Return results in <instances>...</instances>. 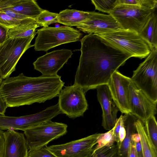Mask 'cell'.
Returning <instances> with one entry per match:
<instances>
[{
  "label": "cell",
  "mask_w": 157,
  "mask_h": 157,
  "mask_svg": "<svg viewBox=\"0 0 157 157\" xmlns=\"http://www.w3.org/2000/svg\"><path fill=\"white\" fill-rule=\"evenodd\" d=\"M4 142V132L0 129V157L3 156Z\"/></svg>",
  "instance_id": "e575fe53"
},
{
  "label": "cell",
  "mask_w": 157,
  "mask_h": 157,
  "mask_svg": "<svg viewBox=\"0 0 157 157\" xmlns=\"http://www.w3.org/2000/svg\"><path fill=\"white\" fill-rule=\"evenodd\" d=\"M114 127L108 132L101 133L97 140L96 144L94 147L93 151L104 146L109 147L114 144L115 136L114 134Z\"/></svg>",
  "instance_id": "d4e9b609"
},
{
  "label": "cell",
  "mask_w": 157,
  "mask_h": 157,
  "mask_svg": "<svg viewBox=\"0 0 157 157\" xmlns=\"http://www.w3.org/2000/svg\"><path fill=\"white\" fill-rule=\"evenodd\" d=\"M155 10L126 4H119L108 14L117 21L122 29L139 34Z\"/></svg>",
  "instance_id": "52a82bcc"
},
{
  "label": "cell",
  "mask_w": 157,
  "mask_h": 157,
  "mask_svg": "<svg viewBox=\"0 0 157 157\" xmlns=\"http://www.w3.org/2000/svg\"><path fill=\"white\" fill-rule=\"evenodd\" d=\"M117 0H92L95 10L99 11L109 13L117 5Z\"/></svg>",
  "instance_id": "f1b7e54d"
},
{
  "label": "cell",
  "mask_w": 157,
  "mask_h": 157,
  "mask_svg": "<svg viewBox=\"0 0 157 157\" xmlns=\"http://www.w3.org/2000/svg\"><path fill=\"white\" fill-rule=\"evenodd\" d=\"M26 19L23 20L15 19L9 16L5 13L0 11V25L9 29L19 25Z\"/></svg>",
  "instance_id": "f546056e"
},
{
  "label": "cell",
  "mask_w": 157,
  "mask_h": 157,
  "mask_svg": "<svg viewBox=\"0 0 157 157\" xmlns=\"http://www.w3.org/2000/svg\"><path fill=\"white\" fill-rule=\"evenodd\" d=\"M90 157H119L118 147L114 144L109 147L104 146L92 151Z\"/></svg>",
  "instance_id": "4316f807"
},
{
  "label": "cell",
  "mask_w": 157,
  "mask_h": 157,
  "mask_svg": "<svg viewBox=\"0 0 157 157\" xmlns=\"http://www.w3.org/2000/svg\"><path fill=\"white\" fill-rule=\"evenodd\" d=\"M40 26L36 21L29 18L19 25L9 29L8 38H24L32 36L36 33V29Z\"/></svg>",
  "instance_id": "7402d4cb"
},
{
  "label": "cell",
  "mask_w": 157,
  "mask_h": 157,
  "mask_svg": "<svg viewBox=\"0 0 157 157\" xmlns=\"http://www.w3.org/2000/svg\"><path fill=\"white\" fill-rule=\"evenodd\" d=\"M67 128L66 124L50 120L24 130L28 149L46 146L51 141L65 135Z\"/></svg>",
  "instance_id": "ba28073f"
},
{
  "label": "cell",
  "mask_w": 157,
  "mask_h": 157,
  "mask_svg": "<svg viewBox=\"0 0 157 157\" xmlns=\"http://www.w3.org/2000/svg\"><path fill=\"white\" fill-rule=\"evenodd\" d=\"M151 50L157 48V16L152 14L139 33Z\"/></svg>",
  "instance_id": "44dd1931"
},
{
  "label": "cell",
  "mask_w": 157,
  "mask_h": 157,
  "mask_svg": "<svg viewBox=\"0 0 157 157\" xmlns=\"http://www.w3.org/2000/svg\"><path fill=\"white\" fill-rule=\"evenodd\" d=\"M123 116L126 133L124 139L118 148L119 157H128V152L132 141V135L137 132L135 124L137 118L130 113L124 114Z\"/></svg>",
  "instance_id": "ffe728a7"
},
{
  "label": "cell",
  "mask_w": 157,
  "mask_h": 157,
  "mask_svg": "<svg viewBox=\"0 0 157 157\" xmlns=\"http://www.w3.org/2000/svg\"><path fill=\"white\" fill-rule=\"evenodd\" d=\"M9 29L0 25V45L8 39Z\"/></svg>",
  "instance_id": "d6a6232c"
},
{
  "label": "cell",
  "mask_w": 157,
  "mask_h": 157,
  "mask_svg": "<svg viewBox=\"0 0 157 157\" xmlns=\"http://www.w3.org/2000/svg\"><path fill=\"white\" fill-rule=\"evenodd\" d=\"M135 143L137 157H143L140 141L135 142Z\"/></svg>",
  "instance_id": "74e56055"
},
{
  "label": "cell",
  "mask_w": 157,
  "mask_h": 157,
  "mask_svg": "<svg viewBox=\"0 0 157 157\" xmlns=\"http://www.w3.org/2000/svg\"><path fill=\"white\" fill-rule=\"evenodd\" d=\"M72 55L71 50L66 49L47 53L33 63L34 69L41 72L43 76L56 75Z\"/></svg>",
  "instance_id": "4fadbf2b"
},
{
  "label": "cell",
  "mask_w": 157,
  "mask_h": 157,
  "mask_svg": "<svg viewBox=\"0 0 157 157\" xmlns=\"http://www.w3.org/2000/svg\"><path fill=\"white\" fill-rule=\"evenodd\" d=\"M27 157H57L48 148L47 146L29 150Z\"/></svg>",
  "instance_id": "4dcf8cb0"
},
{
  "label": "cell",
  "mask_w": 157,
  "mask_h": 157,
  "mask_svg": "<svg viewBox=\"0 0 157 157\" xmlns=\"http://www.w3.org/2000/svg\"><path fill=\"white\" fill-rule=\"evenodd\" d=\"M61 77L58 75L29 77L21 73L3 81L1 95L8 107L44 103L58 96L64 84Z\"/></svg>",
  "instance_id": "7a4b0ae2"
},
{
  "label": "cell",
  "mask_w": 157,
  "mask_h": 157,
  "mask_svg": "<svg viewBox=\"0 0 157 157\" xmlns=\"http://www.w3.org/2000/svg\"><path fill=\"white\" fill-rule=\"evenodd\" d=\"M3 81V80L2 78L1 77L0 75V85L1 84Z\"/></svg>",
  "instance_id": "f35d334b"
},
{
  "label": "cell",
  "mask_w": 157,
  "mask_h": 157,
  "mask_svg": "<svg viewBox=\"0 0 157 157\" xmlns=\"http://www.w3.org/2000/svg\"><path fill=\"white\" fill-rule=\"evenodd\" d=\"M126 133V130L124 125L123 116V118L121 122L119 132V142L118 144H117L118 148L120 147L122 142L124 139Z\"/></svg>",
  "instance_id": "836d02e7"
},
{
  "label": "cell",
  "mask_w": 157,
  "mask_h": 157,
  "mask_svg": "<svg viewBox=\"0 0 157 157\" xmlns=\"http://www.w3.org/2000/svg\"><path fill=\"white\" fill-rule=\"evenodd\" d=\"M131 79L151 100L157 103V48L133 71Z\"/></svg>",
  "instance_id": "8992f818"
},
{
  "label": "cell",
  "mask_w": 157,
  "mask_h": 157,
  "mask_svg": "<svg viewBox=\"0 0 157 157\" xmlns=\"http://www.w3.org/2000/svg\"><path fill=\"white\" fill-rule=\"evenodd\" d=\"M60 113L61 112L57 103L41 112L31 115L17 117L0 115V129L24 131L51 120Z\"/></svg>",
  "instance_id": "9c48e42d"
},
{
  "label": "cell",
  "mask_w": 157,
  "mask_h": 157,
  "mask_svg": "<svg viewBox=\"0 0 157 157\" xmlns=\"http://www.w3.org/2000/svg\"><path fill=\"white\" fill-rule=\"evenodd\" d=\"M36 34L26 37L8 38L0 45V75L3 80L9 77L21 57L34 46L31 42Z\"/></svg>",
  "instance_id": "3957f363"
},
{
  "label": "cell",
  "mask_w": 157,
  "mask_h": 157,
  "mask_svg": "<svg viewBox=\"0 0 157 157\" xmlns=\"http://www.w3.org/2000/svg\"><path fill=\"white\" fill-rule=\"evenodd\" d=\"M98 35L132 57L142 59L151 52L149 46L140 34L134 31L122 29Z\"/></svg>",
  "instance_id": "5b68a950"
},
{
  "label": "cell",
  "mask_w": 157,
  "mask_h": 157,
  "mask_svg": "<svg viewBox=\"0 0 157 157\" xmlns=\"http://www.w3.org/2000/svg\"><path fill=\"white\" fill-rule=\"evenodd\" d=\"M128 157H137L135 142L132 141L129 149Z\"/></svg>",
  "instance_id": "8d00e7d4"
},
{
  "label": "cell",
  "mask_w": 157,
  "mask_h": 157,
  "mask_svg": "<svg viewBox=\"0 0 157 157\" xmlns=\"http://www.w3.org/2000/svg\"><path fill=\"white\" fill-rule=\"evenodd\" d=\"M2 157H27L28 147L24 134L12 129L4 132Z\"/></svg>",
  "instance_id": "e0dca14e"
},
{
  "label": "cell",
  "mask_w": 157,
  "mask_h": 157,
  "mask_svg": "<svg viewBox=\"0 0 157 157\" xmlns=\"http://www.w3.org/2000/svg\"><path fill=\"white\" fill-rule=\"evenodd\" d=\"M131 78L118 70L112 75L107 84L113 99L122 113H130L129 108V85Z\"/></svg>",
  "instance_id": "5bb4252c"
},
{
  "label": "cell",
  "mask_w": 157,
  "mask_h": 157,
  "mask_svg": "<svg viewBox=\"0 0 157 157\" xmlns=\"http://www.w3.org/2000/svg\"><path fill=\"white\" fill-rule=\"evenodd\" d=\"M0 11L4 12L9 16L17 19L23 20L29 18L9 10H1Z\"/></svg>",
  "instance_id": "1f68e13d"
},
{
  "label": "cell",
  "mask_w": 157,
  "mask_h": 157,
  "mask_svg": "<svg viewBox=\"0 0 157 157\" xmlns=\"http://www.w3.org/2000/svg\"><path fill=\"white\" fill-rule=\"evenodd\" d=\"M76 28L85 33L97 35L122 29L111 15L95 11L86 21Z\"/></svg>",
  "instance_id": "9a60e30c"
},
{
  "label": "cell",
  "mask_w": 157,
  "mask_h": 157,
  "mask_svg": "<svg viewBox=\"0 0 157 157\" xmlns=\"http://www.w3.org/2000/svg\"><path fill=\"white\" fill-rule=\"evenodd\" d=\"M81 54L74 84L85 93L108 84L113 73L132 56L94 34L80 40Z\"/></svg>",
  "instance_id": "6da1fadb"
},
{
  "label": "cell",
  "mask_w": 157,
  "mask_h": 157,
  "mask_svg": "<svg viewBox=\"0 0 157 157\" xmlns=\"http://www.w3.org/2000/svg\"><path fill=\"white\" fill-rule=\"evenodd\" d=\"M129 88L130 113L144 123L149 117L156 114L157 103L151 100L132 80Z\"/></svg>",
  "instance_id": "7c38bea8"
},
{
  "label": "cell",
  "mask_w": 157,
  "mask_h": 157,
  "mask_svg": "<svg viewBox=\"0 0 157 157\" xmlns=\"http://www.w3.org/2000/svg\"><path fill=\"white\" fill-rule=\"evenodd\" d=\"M9 10L35 20L44 9L34 0H0V10Z\"/></svg>",
  "instance_id": "ac0fdd59"
},
{
  "label": "cell",
  "mask_w": 157,
  "mask_h": 157,
  "mask_svg": "<svg viewBox=\"0 0 157 157\" xmlns=\"http://www.w3.org/2000/svg\"><path fill=\"white\" fill-rule=\"evenodd\" d=\"M100 133L65 144L48 147L57 157H90Z\"/></svg>",
  "instance_id": "8fae6325"
},
{
  "label": "cell",
  "mask_w": 157,
  "mask_h": 157,
  "mask_svg": "<svg viewBox=\"0 0 157 157\" xmlns=\"http://www.w3.org/2000/svg\"><path fill=\"white\" fill-rule=\"evenodd\" d=\"M58 13L44 10L35 19L40 26L47 27L54 23H58Z\"/></svg>",
  "instance_id": "484cf974"
},
{
  "label": "cell",
  "mask_w": 157,
  "mask_h": 157,
  "mask_svg": "<svg viewBox=\"0 0 157 157\" xmlns=\"http://www.w3.org/2000/svg\"><path fill=\"white\" fill-rule=\"evenodd\" d=\"M117 5L126 4L155 10L157 8V0H117Z\"/></svg>",
  "instance_id": "83f0119b"
},
{
  "label": "cell",
  "mask_w": 157,
  "mask_h": 157,
  "mask_svg": "<svg viewBox=\"0 0 157 157\" xmlns=\"http://www.w3.org/2000/svg\"><path fill=\"white\" fill-rule=\"evenodd\" d=\"M144 124L148 138L155 148L157 149V123L155 115L149 117Z\"/></svg>",
  "instance_id": "cb8c5ba5"
},
{
  "label": "cell",
  "mask_w": 157,
  "mask_h": 157,
  "mask_svg": "<svg viewBox=\"0 0 157 157\" xmlns=\"http://www.w3.org/2000/svg\"><path fill=\"white\" fill-rule=\"evenodd\" d=\"M97 97L102 108V126L109 131L114 126L119 110L114 101L107 84L99 86L96 88Z\"/></svg>",
  "instance_id": "2e32d148"
},
{
  "label": "cell",
  "mask_w": 157,
  "mask_h": 157,
  "mask_svg": "<svg viewBox=\"0 0 157 157\" xmlns=\"http://www.w3.org/2000/svg\"><path fill=\"white\" fill-rule=\"evenodd\" d=\"M93 12L66 9L58 13V23L70 27H77L86 21Z\"/></svg>",
  "instance_id": "d6986e66"
},
{
  "label": "cell",
  "mask_w": 157,
  "mask_h": 157,
  "mask_svg": "<svg viewBox=\"0 0 157 157\" xmlns=\"http://www.w3.org/2000/svg\"><path fill=\"white\" fill-rule=\"evenodd\" d=\"M135 124L137 132L140 138L143 157H157L156 149L148 138L146 133L144 123L137 119Z\"/></svg>",
  "instance_id": "603a6c76"
},
{
  "label": "cell",
  "mask_w": 157,
  "mask_h": 157,
  "mask_svg": "<svg viewBox=\"0 0 157 157\" xmlns=\"http://www.w3.org/2000/svg\"><path fill=\"white\" fill-rule=\"evenodd\" d=\"M58 96V103L61 113L70 118L83 116L88 109L85 92L75 85L65 86L60 91Z\"/></svg>",
  "instance_id": "30bf717a"
},
{
  "label": "cell",
  "mask_w": 157,
  "mask_h": 157,
  "mask_svg": "<svg viewBox=\"0 0 157 157\" xmlns=\"http://www.w3.org/2000/svg\"><path fill=\"white\" fill-rule=\"evenodd\" d=\"M8 107L7 105L3 99L0 90V115H5V113L6 108Z\"/></svg>",
  "instance_id": "d590c367"
},
{
  "label": "cell",
  "mask_w": 157,
  "mask_h": 157,
  "mask_svg": "<svg viewBox=\"0 0 157 157\" xmlns=\"http://www.w3.org/2000/svg\"><path fill=\"white\" fill-rule=\"evenodd\" d=\"M36 33L34 49L46 52L59 45L78 41L82 36L79 30L66 26L43 27Z\"/></svg>",
  "instance_id": "277c9868"
}]
</instances>
